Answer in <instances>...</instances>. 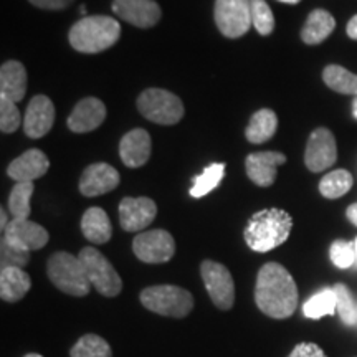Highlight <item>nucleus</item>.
Returning a JSON list of instances; mask_svg holds the SVG:
<instances>
[{
	"instance_id": "nucleus-1",
	"label": "nucleus",
	"mask_w": 357,
	"mask_h": 357,
	"mask_svg": "<svg viewBox=\"0 0 357 357\" xmlns=\"http://www.w3.org/2000/svg\"><path fill=\"white\" fill-rule=\"evenodd\" d=\"M258 310L273 319H288L298 307V287L289 271L270 261L258 271L255 284Z\"/></svg>"
},
{
	"instance_id": "nucleus-2",
	"label": "nucleus",
	"mask_w": 357,
	"mask_h": 357,
	"mask_svg": "<svg viewBox=\"0 0 357 357\" xmlns=\"http://www.w3.org/2000/svg\"><path fill=\"white\" fill-rule=\"evenodd\" d=\"M293 229V218L283 208L257 212L245 227V242L253 252L266 253L283 245Z\"/></svg>"
},
{
	"instance_id": "nucleus-3",
	"label": "nucleus",
	"mask_w": 357,
	"mask_h": 357,
	"mask_svg": "<svg viewBox=\"0 0 357 357\" xmlns=\"http://www.w3.org/2000/svg\"><path fill=\"white\" fill-rule=\"evenodd\" d=\"M121 37V25L106 15L84 17L70 29V45L79 53H100L108 50Z\"/></svg>"
},
{
	"instance_id": "nucleus-4",
	"label": "nucleus",
	"mask_w": 357,
	"mask_h": 357,
	"mask_svg": "<svg viewBox=\"0 0 357 357\" xmlns=\"http://www.w3.org/2000/svg\"><path fill=\"white\" fill-rule=\"evenodd\" d=\"M47 273L52 283L70 296H86L93 288L82 260L71 253H53L48 260Z\"/></svg>"
},
{
	"instance_id": "nucleus-5",
	"label": "nucleus",
	"mask_w": 357,
	"mask_h": 357,
	"mask_svg": "<svg viewBox=\"0 0 357 357\" xmlns=\"http://www.w3.org/2000/svg\"><path fill=\"white\" fill-rule=\"evenodd\" d=\"M141 303L146 310L171 318H185L194 310L192 294L174 284H158L142 289Z\"/></svg>"
},
{
	"instance_id": "nucleus-6",
	"label": "nucleus",
	"mask_w": 357,
	"mask_h": 357,
	"mask_svg": "<svg viewBox=\"0 0 357 357\" xmlns=\"http://www.w3.org/2000/svg\"><path fill=\"white\" fill-rule=\"evenodd\" d=\"M137 109L147 121L172 126L184 118V105L181 98L160 88H147L137 98Z\"/></svg>"
},
{
	"instance_id": "nucleus-7",
	"label": "nucleus",
	"mask_w": 357,
	"mask_h": 357,
	"mask_svg": "<svg viewBox=\"0 0 357 357\" xmlns=\"http://www.w3.org/2000/svg\"><path fill=\"white\" fill-rule=\"evenodd\" d=\"M78 258L83 263L89 283H91V287L95 288L98 293L106 298H114L121 293V276L118 275L114 266L111 265L108 258L102 255L100 250L86 247L79 252Z\"/></svg>"
},
{
	"instance_id": "nucleus-8",
	"label": "nucleus",
	"mask_w": 357,
	"mask_h": 357,
	"mask_svg": "<svg viewBox=\"0 0 357 357\" xmlns=\"http://www.w3.org/2000/svg\"><path fill=\"white\" fill-rule=\"evenodd\" d=\"M213 17L223 37L240 38L252 26V3L250 0H215Z\"/></svg>"
},
{
	"instance_id": "nucleus-9",
	"label": "nucleus",
	"mask_w": 357,
	"mask_h": 357,
	"mask_svg": "<svg viewBox=\"0 0 357 357\" xmlns=\"http://www.w3.org/2000/svg\"><path fill=\"white\" fill-rule=\"evenodd\" d=\"M200 275H202L205 289L213 305L218 310H230L235 303V283L231 278L229 268L223 266L222 263L204 260L200 265Z\"/></svg>"
},
{
	"instance_id": "nucleus-10",
	"label": "nucleus",
	"mask_w": 357,
	"mask_h": 357,
	"mask_svg": "<svg viewBox=\"0 0 357 357\" xmlns=\"http://www.w3.org/2000/svg\"><path fill=\"white\" fill-rule=\"evenodd\" d=\"M132 252L144 263H166L176 253V242L166 230L142 231L132 240Z\"/></svg>"
},
{
	"instance_id": "nucleus-11",
	"label": "nucleus",
	"mask_w": 357,
	"mask_h": 357,
	"mask_svg": "<svg viewBox=\"0 0 357 357\" xmlns=\"http://www.w3.org/2000/svg\"><path fill=\"white\" fill-rule=\"evenodd\" d=\"M337 159L334 134L328 128H318L311 132L305 151V164L311 172H323L333 167Z\"/></svg>"
},
{
	"instance_id": "nucleus-12",
	"label": "nucleus",
	"mask_w": 357,
	"mask_h": 357,
	"mask_svg": "<svg viewBox=\"0 0 357 357\" xmlns=\"http://www.w3.org/2000/svg\"><path fill=\"white\" fill-rule=\"evenodd\" d=\"M2 240L13 248L24 250V252H35V250L43 248L48 243L50 235L38 223L12 218L6 231H3Z\"/></svg>"
},
{
	"instance_id": "nucleus-13",
	"label": "nucleus",
	"mask_w": 357,
	"mask_h": 357,
	"mask_svg": "<svg viewBox=\"0 0 357 357\" xmlns=\"http://www.w3.org/2000/svg\"><path fill=\"white\" fill-rule=\"evenodd\" d=\"M158 215V205L149 197H124L119 204V223L126 231H141Z\"/></svg>"
},
{
	"instance_id": "nucleus-14",
	"label": "nucleus",
	"mask_w": 357,
	"mask_h": 357,
	"mask_svg": "<svg viewBox=\"0 0 357 357\" xmlns=\"http://www.w3.org/2000/svg\"><path fill=\"white\" fill-rule=\"evenodd\" d=\"M111 8L119 19L139 29L158 25L162 15L159 3L154 0H113Z\"/></svg>"
},
{
	"instance_id": "nucleus-15",
	"label": "nucleus",
	"mask_w": 357,
	"mask_h": 357,
	"mask_svg": "<svg viewBox=\"0 0 357 357\" xmlns=\"http://www.w3.org/2000/svg\"><path fill=\"white\" fill-rule=\"evenodd\" d=\"M55 123V106L45 95H37L26 106L24 114V131L32 139H40L52 131Z\"/></svg>"
},
{
	"instance_id": "nucleus-16",
	"label": "nucleus",
	"mask_w": 357,
	"mask_h": 357,
	"mask_svg": "<svg viewBox=\"0 0 357 357\" xmlns=\"http://www.w3.org/2000/svg\"><path fill=\"white\" fill-rule=\"evenodd\" d=\"M119 182H121V177L113 166L106 162H96L84 169L78 189L84 197H98V195H105L114 190Z\"/></svg>"
},
{
	"instance_id": "nucleus-17",
	"label": "nucleus",
	"mask_w": 357,
	"mask_h": 357,
	"mask_svg": "<svg viewBox=\"0 0 357 357\" xmlns=\"http://www.w3.org/2000/svg\"><path fill=\"white\" fill-rule=\"evenodd\" d=\"M287 162V155L276 151H265V153H253L245 160L247 176L253 184L258 187H270L275 184L276 174L281 164Z\"/></svg>"
},
{
	"instance_id": "nucleus-18",
	"label": "nucleus",
	"mask_w": 357,
	"mask_h": 357,
	"mask_svg": "<svg viewBox=\"0 0 357 357\" xmlns=\"http://www.w3.org/2000/svg\"><path fill=\"white\" fill-rule=\"evenodd\" d=\"M106 118V106L98 98H84L75 106L68 118L70 131L83 134L100 128Z\"/></svg>"
},
{
	"instance_id": "nucleus-19",
	"label": "nucleus",
	"mask_w": 357,
	"mask_h": 357,
	"mask_svg": "<svg viewBox=\"0 0 357 357\" xmlns=\"http://www.w3.org/2000/svg\"><path fill=\"white\" fill-rule=\"evenodd\" d=\"M151 136L146 129L136 128L126 132L119 142V155L124 166L136 169L144 166L151 158Z\"/></svg>"
},
{
	"instance_id": "nucleus-20",
	"label": "nucleus",
	"mask_w": 357,
	"mask_h": 357,
	"mask_svg": "<svg viewBox=\"0 0 357 357\" xmlns=\"http://www.w3.org/2000/svg\"><path fill=\"white\" fill-rule=\"evenodd\" d=\"M50 169V160L40 149H29L13 159L7 169V176L17 182H33Z\"/></svg>"
},
{
	"instance_id": "nucleus-21",
	"label": "nucleus",
	"mask_w": 357,
	"mask_h": 357,
	"mask_svg": "<svg viewBox=\"0 0 357 357\" xmlns=\"http://www.w3.org/2000/svg\"><path fill=\"white\" fill-rule=\"evenodd\" d=\"M26 93V70L20 61H6L0 68V96L20 102Z\"/></svg>"
},
{
	"instance_id": "nucleus-22",
	"label": "nucleus",
	"mask_w": 357,
	"mask_h": 357,
	"mask_svg": "<svg viewBox=\"0 0 357 357\" xmlns=\"http://www.w3.org/2000/svg\"><path fill=\"white\" fill-rule=\"evenodd\" d=\"M32 280L24 268L7 266L0 271V298L7 303H17L29 293Z\"/></svg>"
},
{
	"instance_id": "nucleus-23",
	"label": "nucleus",
	"mask_w": 357,
	"mask_h": 357,
	"mask_svg": "<svg viewBox=\"0 0 357 357\" xmlns=\"http://www.w3.org/2000/svg\"><path fill=\"white\" fill-rule=\"evenodd\" d=\"M336 29V20L328 10L316 8L312 10L301 29V40L306 45H319L324 42L333 30Z\"/></svg>"
},
{
	"instance_id": "nucleus-24",
	"label": "nucleus",
	"mask_w": 357,
	"mask_h": 357,
	"mask_svg": "<svg viewBox=\"0 0 357 357\" xmlns=\"http://www.w3.org/2000/svg\"><path fill=\"white\" fill-rule=\"evenodd\" d=\"M82 231L91 243L102 245L109 242L111 235H113V227H111L108 213L100 207L88 208L82 218Z\"/></svg>"
},
{
	"instance_id": "nucleus-25",
	"label": "nucleus",
	"mask_w": 357,
	"mask_h": 357,
	"mask_svg": "<svg viewBox=\"0 0 357 357\" xmlns=\"http://www.w3.org/2000/svg\"><path fill=\"white\" fill-rule=\"evenodd\" d=\"M276 128H278V118L275 111L260 109L250 118L245 136L252 144H263L275 136Z\"/></svg>"
},
{
	"instance_id": "nucleus-26",
	"label": "nucleus",
	"mask_w": 357,
	"mask_h": 357,
	"mask_svg": "<svg viewBox=\"0 0 357 357\" xmlns=\"http://www.w3.org/2000/svg\"><path fill=\"white\" fill-rule=\"evenodd\" d=\"M323 79L333 91L357 96V75L339 65H329L323 71Z\"/></svg>"
},
{
	"instance_id": "nucleus-27",
	"label": "nucleus",
	"mask_w": 357,
	"mask_h": 357,
	"mask_svg": "<svg viewBox=\"0 0 357 357\" xmlns=\"http://www.w3.org/2000/svg\"><path fill=\"white\" fill-rule=\"evenodd\" d=\"M35 190L33 182H17L12 187L10 197H8V212L13 218L19 220H29L32 207H30V199H32Z\"/></svg>"
},
{
	"instance_id": "nucleus-28",
	"label": "nucleus",
	"mask_w": 357,
	"mask_h": 357,
	"mask_svg": "<svg viewBox=\"0 0 357 357\" xmlns=\"http://www.w3.org/2000/svg\"><path fill=\"white\" fill-rule=\"evenodd\" d=\"M352 182H354V178H352L351 172L344 171V169H337V171L326 174L321 178L319 192L326 199H339L351 190Z\"/></svg>"
},
{
	"instance_id": "nucleus-29",
	"label": "nucleus",
	"mask_w": 357,
	"mask_h": 357,
	"mask_svg": "<svg viewBox=\"0 0 357 357\" xmlns=\"http://www.w3.org/2000/svg\"><path fill=\"white\" fill-rule=\"evenodd\" d=\"M336 293L333 288H326L323 291L316 293L314 296L310 298L303 306V312L306 318L319 319L323 316H333L336 312Z\"/></svg>"
},
{
	"instance_id": "nucleus-30",
	"label": "nucleus",
	"mask_w": 357,
	"mask_h": 357,
	"mask_svg": "<svg viewBox=\"0 0 357 357\" xmlns=\"http://www.w3.org/2000/svg\"><path fill=\"white\" fill-rule=\"evenodd\" d=\"M225 164H212L205 171L194 178V185L190 187V195L194 199L205 197L213 189L220 185L223 176H225Z\"/></svg>"
},
{
	"instance_id": "nucleus-31",
	"label": "nucleus",
	"mask_w": 357,
	"mask_h": 357,
	"mask_svg": "<svg viewBox=\"0 0 357 357\" xmlns=\"http://www.w3.org/2000/svg\"><path fill=\"white\" fill-rule=\"evenodd\" d=\"M71 357H113V351L106 339L96 334H84L78 342L71 347Z\"/></svg>"
},
{
	"instance_id": "nucleus-32",
	"label": "nucleus",
	"mask_w": 357,
	"mask_h": 357,
	"mask_svg": "<svg viewBox=\"0 0 357 357\" xmlns=\"http://www.w3.org/2000/svg\"><path fill=\"white\" fill-rule=\"evenodd\" d=\"M252 3V25L263 37L275 30V15L265 0H250Z\"/></svg>"
},
{
	"instance_id": "nucleus-33",
	"label": "nucleus",
	"mask_w": 357,
	"mask_h": 357,
	"mask_svg": "<svg viewBox=\"0 0 357 357\" xmlns=\"http://www.w3.org/2000/svg\"><path fill=\"white\" fill-rule=\"evenodd\" d=\"M333 289H334V293H336V300H337L336 310L339 312V318H341L342 323L347 326L356 324L357 323V310H356L354 298H352L351 291L347 289L346 284H342V283L334 284Z\"/></svg>"
},
{
	"instance_id": "nucleus-34",
	"label": "nucleus",
	"mask_w": 357,
	"mask_h": 357,
	"mask_svg": "<svg viewBox=\"0 0 357 357\" xmlns=\"http://www.w3.org/2000/svg\"><path fill=\"white\" fill-rule=\"evenodd\" d=\"M329 257L331 261L341 270L356 266V252L354 242H344V240H336L329 248Z\"/></svg>"
},
{
	"instance_id": "nucleus-35",
	"label": "nucleus",
	"mask_w": 357,
	"mask_h": 357,
	"mask_svg": "<svg viewBox=\"0 0 357 357\" xmlns=\"http://www.w3.org/2000/svg\"><path fill=\"white\" fill-rule=\"evenodd\" d=\"M20 123L22 116L19 108H17V102L0 96V129H2V132H15L20 128Z\"/></svg>"
},
{
	"instance_id": "nucleus-36",
	"label": "nucleus",
	"mask_w": 357,
	"mask_h": 357,
	"mask_svg": "<svg viewBox=\"0 0 357 357\" xmlns=\"http://www.w3.org/2000/svg\"><path fill=\"white\" fill-rule=\"evenodd\" d=\"M30 260V252L13 248L7 242L2 240V268L7 266H19L24 268Z\"/></svg>"
},
{
	"instance_id": "nucleus-37",
	"label": "nucleus",
	"mask_w": 357,
	"mask_h": 357,
	"mask_svg": "<svg viewBox=\"0 0 357 357\" xmlns=\"http://www.w3.org/2000/svg\"><path fill=\"white\" fill-rule=\"evenodd\" d=\"M288 357H328L326 352L314 342H300Z\"/></svg>"
},
{
	"instance_id": "nucleus-38",
	"label": "nucleus",
	"mask_w": 357,
	"mask_h": 357,
	"mask_svg": "<svg viewBox=\"0 0 357 357\" xmlns=\"http://www.w3.org/2000/svg\"><path fill=\"white\" fill-rule=\"evenodd\" d=\"M29 2L43 10H63L73 3V0H29Z\"/></svg>"
},
{
	"instance_id": "nucleus-39",
	"label": "nucleus",
	"mask_w": 357,
	"mask_h": 357,
	"mask_svg": "<svg viewBox=\"0 0 357 357\" xmlns=\"http://www.w3.org/2000/svg\"><path fill=\"white\" fill-rule=\"evenodd\" d=\"M347 35H349V38L357 40V15L347 22Z\"/></svg>"
},
{
	"instance_id": "nucleus-40",
	"label": "nucleus",
	"mask_w": 357,
	"mask_h": 357,
	"mask_svg": "<svg viewBox=\"0 0 357 357\" xmlns=\"http://www.w3.org/2000/svg\"><path fill=\"white\" fill-rule=\"evenodd\" d=\"M347 218L357 227V204L351 205V207L347 208Z\"/></svg>"
},
{
	"instance_id": "nucleus-41",
	"label": "nucleus",
	"mask_w": 357,
	"mask_h": 357,
	"mask_svg": "<svg viewBox=\"0 0 357 357\" xmlns=\"http://www.w3.org/2000/svg\"><path fill=\"white\" fill-rule=\"evenodd\" d=\"M0 215H2V222H0V225H2V231H6L8 222H7V215H6V211L2 208V212H0Z\"/></svg>"
},
{
	"instance_id": "nucleus-42",
	"label": "nucleus",
	"mask_w": 357,
	"mask_h": 357,
	"mask_svg": "<svg viewBox=\"0 0 357 357\" xmlns=\"http://www.w3.org/2000/svg\"><path fill=\"white\" fill-rule=\"evenodd\" d=\"M278 2H283V3H289V6H296V3H300L301 0H278Z\"/></svg>"
},
{
	"instance_id": "nucleus-43",
	"label": "nucleus",
	"mask_w": 357,
	"mask_h": 357,
	"mask_svg": "<svg viewBox=\"0 0 357 357\" xmlns=\"http://www.w3.org/2000/svg\"><path fill=\"white\" fill-rule=\"evenodd\" d=\"M352 111H354V116L357 118V96H356L354 102H352Z\"/></svg>"
},
{
	"instance_id": "nucleus-44",
	"label": "nucleus",
	"mask_w": 357,
	"mask_h": 357,
	"mask_svg": "<svg viewBox=\"0 0 357 357\" xmlns=\"http://www.w3.org/2000/svg\"><path fill=\"white\" fill-rule=\"evenodd\" d=\"M354 252H356V268H357V238L354 240Z\"/></svg>"
},
{
	"instance_id": "nucleus-45",
	"label": "nucleus",
	"mask_w": 357,
	"mask_h": 357,
	"mask_svg": "<svg viewBox=\"0 0 357 357\" xmlns=\"http://www.w3.org/2000/svg\"><path fill=\"white\" fill-rule=\"evenodd\" d=\"M25 357H43V356H40V354H35V352H32V354H26Z\"/></svg>"
}]
</instances>
